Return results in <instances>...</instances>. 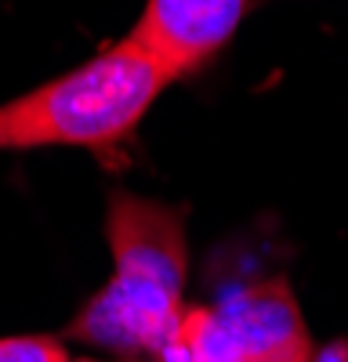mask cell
I'll use <instances>...</instances> for the list:
<instances>
[{"label":"cell","mask_w":348,"mask_h":362,"mask_svg":"<svg viewBox=\"0 0 348 362\" xmlns=\"http://www.w3.org/2000/svg\"><path fill=\"white\" fill-rule=\"evenodd\" d=\"M250 0H145L131 40L153 54L167 80H185L214 62L236 37Z\"/></svg>","instance_id":"cell-3"},{"label":"cell","mask_w":348,"mask_h":362,"mask_svg":"<svg viewBox=\"0 0 348 362\" xmlns=\"http://www.w3.org/2000/svg\"><path fill=\"white\" fill-rule=\"evenodd\" d=\"M69 362H153V358H91V355H83V358H69Z\"/></svg>","instance_id":"cell-8"},{"label":"cell","mask_w":348,"mask_h":362,"mask_svg":"<svg viewBox=\"0 0 348 362\" xmlns=\"http://www.w3.org/2000/svg\"><path fill=\"white\" fill-rule=\"evenodd\" d=\"M167 83L153 54L124 37L83 66L0 105V153L54 145L116 153Z\"/></svg>","instance_id":"cell-2"},{"label":"cell","mask_w":348,"mask_h":362,"mask_svg":"<svg viewBox=\"0 0 348 362\" xmlns=\"http://www.w3.org/2000/svg\"><path fill=\"white\" fill-rule=\"evenodd\" d=\"M105 239L112 276L73 315L66 341L112 358H156L185 315V206L120 189L109 196Z\"/></svg>","instance_id":"cell-1"},{"label":"cell","mask_w":348,"mask_h":362,"mask_svg":"<svg viewBox=\"0 0 348 362\" xmlns=\"http://www.w3.org/2000/svg\"><path fill=\"white\" fill-rule=\"evenodd\" d=\"M153 362H240L214 308H185L174 337Z\"/></svg>","instance_id":"cell-5"},{"label":"cell","mask_w":348,"mask_h":362,"mask_svg":"<svg viewBox=\"0 0 348 362\" xmlns=\"http://www.w3.org/2000/svg\"><path fill=\"white\" fill-rule=\"evenodd\" d=\"M240 362H312L315 348L301 305L286 279L250 283L221 297L214 308Z\"/></svg>","instance_id":"cell-4"},{"label":"cell","mask_w":348,"mask_h":362,"mask_svg":"<svg viewBox=\"0 0 348 362\" xmlns=\"http://www.w3.org/2000/svg\"><path fill=\"white\" fill-rule=\"evenodd\" d=\"M312 362H348V337H337V341L323 344L312 355Z\"/></svg>","instance_id":"cell-7"},{"label":"cell","mask_w":348,"mask_h":362,"mask_svg":"<svg viewBox=\"0 0 348 362\" xmlns=\"http://www.w3.org/2000/svg\"><path fill=\"white\" fill-rule=\"evenodd\" d=\"M69 348L62 337L25 334V337H0V362H69Z\"/></svg>","instance_id":"cell-6"}]
</instances>
